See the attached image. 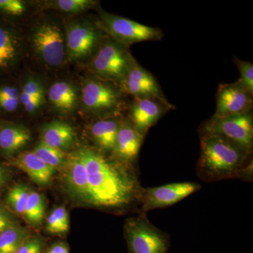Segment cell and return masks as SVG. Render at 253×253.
Instances as JSON below:
<instances>
[{"mask_svg":"<svg viewBox=\"0 0 253 253\" xmlns=\"http://www.w3.org/2000/svg\"><path fill=\"white\" fill-rule=\"evenodd\" d=\"M31 132L23 126H6L0 129V149L6 154H13L28 144Z\"/></svg>","mask_w":253,"mask_h":253,"instance_id":"obj_21","label":"cell"},{"mask_svg":"<svg viewBox=\"0 0 253 253\" xmlns=\"http://www.w3.org/2000/svg\"><path fill=\"white\" fill-rule=\"evenodd\" d=\"M30 191L31 190L25 184H17L8 192L6 198V204L16 214L23 216L24 214Z\"/></svg>","mask_w":253,"mask_h":253,"instance_id":"obj_26","label":"cell"},{"mask_svg":"<svg viewBox=\"0 0 253 253\" xmlns=\"http://www.w3.org/2000/svg\"><path fill=\"white\" fill-rule=\"evenodd\" d=\"M96 3L97 1L92 0H58L51 4L54 9L63 12L76 14L92 7Z\"/></svg>","mask_w":253,"mask_h":253,"instance_id":"obj_27","label":"cell"},{"mask_svg":"<svg viewBox=\"0 0 253 253\" xmlns=\"http://www.w3.org/2000/svg\"><path fill=\"white\" fill-rule=\"evenodd\" d=\"M30 236L29 231L18 224L10 226L0 233V253L16 252Z\"/></svg>","mask_w":253,"mask_h":253,"instance_id":"obj_22","label":"cell"},{"mask_svg":"<svg viewBox=\"0 0 253 253\" xmlns=\"http://www.w3.org/2000/svg\"><path fill=\"white\" fill-rule=\"evenodd\" d=\"M26 10V5L20 0H0V11L6 14L18 16Z\"/></svg>","mask_w":253,"mask_h":253,"instance_id":"obj_31","label":"cell"},{"mask_svg":"<svg viewBox=\"0 0 253 253\" xmlns=\"http://www.w3.org/2000/svg\"><path fill=\"white\" fill-rule=\"evenodd\" d=\"M234 62L239 70L241 78L239 82L245 89L253 94V64L234 56Z\"/></svg>","mask_w":253,"mask_h":253,"instance_id":"obj_28","label":"cell"},{"mask_svg":"<svg viewBox=\"0 0 253 253\" xmlns=\"http://www.w3.org/2000/svg\"><path fill=\"white\" fill-rule=\"evenodd\" d=\"M45 253H69V248L65 243H56L52 245Z\"/></svg>","mask_w":253,"mask_h":253,"instance_id":"obj_37","label":"cell"},{"mask_svg":"<svg viewBox=\"0 0 253 253\" xmlns=\"http://www.w3.org/2000/svg\"><path fill=\"white\" fill-rule=\"evenodd\" d=\"M66 54L73 61L93 56L104 41V31L99 25L87 21L68 24L65 29Z\"/></svg>","mask_w":253,"mask_h":253,"instance_id":"obj_9","label":"cell"},{"mask_svg":"<svg viewBox=\"0 0 253 253\" xmlns=\"http://www.w3.org/2000/svg\"><path fill=\"white\" fill-rule=\"evenodd\" d=\"M123 92L134 98H150L169 103L157 80L136 59L131 63L124 79L119 84Z\"/></svg>","mask_w":253,"mask_h":253,"instance_id":"obj_11","label":"cell"},{"mask_svg":"<svg viewBox=\"0 0 253 253\" xmlns=\"http://www.w3.org/2000/svg\"><path fill=\"white\" fill-rule=\"evenodd\" d=\"M11 178V171L4 166H0V192L4 189Z\"/></svg>","mask_w":253,"mask_h":253,"instance_id":"obj_36","label":"cell"},{"mask_svg":"<svg viewBox=\"0 0 253 253\" xmlns=\"http://www.w3.org/2000/svg\"><path fill=\"white\" fill-rule=\"evenodd\" d=\"M33 151L42 161H44L48 166L54 168L56 170V169L63 168L67 160L63 151L51 147L44 144L42 141L37 145Z\"/></svg>","mask_w":253,"mask_h":253,"instance_id":"obj_24","label":"cell"},{"mask_svg":"<svg viewBox=\"0 0 253 253\" xmlns=\"http://www.w3.org/2000/svg\"><path fill=\"white\" fill-rule=\"evenodd\" d=\"M19 36L11 28L0 26V71L14 67L21 54Z\"/></svg>","mask_w":253,"mask_h":253,"instance_id":"obj_19","label":"cell"},{"mask_svg":"<svg viewBox=\"0 0 253 253\" xmlns=\"http://www.w3.org/2000/svg\"><path fill=\"white\" fill-rule=\"evenodd\" d=\"M134 59L127 47L105 38L92 56L91 69L96 78L120 84Z\"/></svg>","mask_w":253,"mask_h":253,"instance_id":"obj_5","label":"cell"},{"mask_svg":"<svg viewBox=\"0 0 253 253\" xmlns=\"http://www.w3.org/2000/svg\"><path fill=\"white\" fill-rule=\"evenodd\" d=\"M124 234L129 253H168L169 251V235L154 225L146 213L139 212L126 219Z\"/></svg>","mask_w":253,"mask_h":253,"instance_id":"obj_4","label":"cell"},{"mask_svg":"<svg viewBox=\"0 0 253 253\" xmlns=\"http://www.w3.org/2000/svg\"><path fill=\"white\" fill-rule=\"evenodd\" d=\"M201 152L197 174L204 181H217L239 177L240 171L249 164L252 154L224 136L200 134Z\"/></svg>","mask_w":253,"mask_h":253,"instance_id":"obj_2","label":"cell"},{"mask_svg":"<svg viewBox=\"0 0 253 253\" xmlns=\"http://www.w3.org/2000/svg\"><path fill=\"white\" fill-rule=\"evenodd\" d=\"M144 137L136 130L129 118L122 119L111 155L112 158L126 166L134 167L133 164L139 156Z\"/></svg>","mask_w":253,"mask_h":253,"instance_id":"obj_14","label":"cell"},{"mask_svg":"<svg viewBox=\"0 0 253 253\" xmlns=\"http://www.w3.org/2000/svg\"><path fill=\"white\" fill-rule=\"evenodd\" d=\"M44 96H38L32 98L31 100L24 105L25 109L28 113H32L37 111L44 101Z\"/></svg>","mask_w":253,"mask_h":253,"instance_id":"obj_34","label":"cell"},{"mask_svg":"<svg viewBox=\"0 0 253 253\" xmlns=\"http://www.w3.org/2000/svg\"><path fill=\"white\" fill-rule=\"evenodd\" d=\"M75 139L76 134L72 126L61 121L48 123L42 130L41 141L63 151L72 146Z\"/></svg>","mask_w":253,"mask_h":253,"instance_id":"obj_18","label":"cell"},{"mask_svg":"<svg viewBox=\"0 0 253 253\" xmlns=\"http://www.w3.org/2000/svg\"><path fill=\"white\" fill-rule=\"evenodd\" d=\"M63 168L65 184L69 194L76 201L91 206L87 172L78 152L70 155Z\"/></svg>","mask_w":253,"mask_h":253,"instance_id":"obj_15","label":"cell"},{"mask_svg":"<svg viewBox=\"0 0 253 253\" xmlns=\"http://www.w3.org/2000/svg\"><path fill=\"white\" fill-rule=\"evenodd\" d=\"M16 224L17 222L14 215L4 206L0 204V233Z\"/></svg>","mask_w":253,"mask_h":253,"instance_id":"obj_32","label":"cell"},{"mask_svg":"<svg viewBox=\"0 0 253 253\" xmlns=\"http://www.w3.org/2000/svg\"><path fill=\"white\" fill-rule=\"evenodd\" d=\"M99 27L119 44L129 48L131 44L145 41H161L164 36L160 28L141 24L129 18L100 12Z\"/></svg>","mask_w":253,"mask_h":253,"instance_id":"obj_7","label":"cell"},{"mask_svg":"<svg viewBox=\"0 0 253 253\" xmlns=\"http://www.w3.org/2000/svg\"><path fill=\"white\" fill-rule=\"evenodd\" d=\"M20 103V97L0 98V107L6 112L16 111Z\"/></svg>","mask_w":253,"mask_h":253,"instance_id":"obj_33","label":"cell"},{"mask_svg":"<svg viewBox=\"0 0 253 253\" xmlns=\"http://www.w3.org/2000/svg\"><path fill=\"white\" fill-rule=\"evenodd\" d=\"M199 134H214L229 139L252 154L253 114L249 112L218 117L213 115L200 127Z\"/></svg>","mask_w":253,"mask_h":253,"instance_id":"obj_8","label":"cell"},{"mask_svg":"<svg viewBox=\"0 0 253 253\" xmlns=\"http://www.w3.org/2000/svg\"><path fill=\"white\" fill-rule=\"evenodd\" d=\"M31 44L37 57L49 68L61 66L66 55L65 31L57 21L45 18L32 29Z\"/></svg>","mask_w":253,"mask_h":253,"instance_id":"obj_3","label":"cell"},{"mask_svg":"<svg viewBox=\"0 0 253 253\" xmlns=\"http://www.w3.org/2000/svg\"><path fill=\"white\" fill-rule=\"evenodd\" d=\"M44 242L38 236H30L23 241L17 250V253H42L44 249Z\"/></svg>","mask_w":253,"mask_h":253,"instance_id":"obj_30","label":"cell"},{"mask_svg":"<svg viewBox=\"0 0 253 253\" xmlns=\"http://www.w3.org/2000/svg\"><path fill=\"white\" fill-rule=\"evenodd\" d=\"M175 109L170 103L150 98H134L129 106V118L136 130L143 136L168 111Z\"/></svg>","mask_w":253,"mask_h":253,"instance_id":"obj_13","label":"cell"},{"mask_svg":"<svg viewBox=\"0 0 253 253\" xmlns=\"http://www.w3.org/2000/svg\"><path fill=\"white\" fill-rule=\"evenodd\" d=\"M13 164L39 186L48 185L56 172L54 168L42 161L33 151L23 153L14 160Z\"/></svg>","mask_w":253,"mask_h":253,"instance_id":"obj_16","label":"cell"},{"mask_svg":"<svg viewBox=\"0 0 253 253\" xmlns=\"http://www.w3.org/2000/svg\"><path fill=\"white\" fill-rule=\"evenodd\" d=\"M123 92L119 84L98 78H89L82 89L84 109L99 118L116 117L123 106Z\"/></svg>","mask_w":253,"mask_h":253,"instance_id":"obj_6","label":"cell"},{"mask_svg":"<svg viewBox=\"0 0 253 253\" xmlns=\"http://www.w3.org/2000/svg\"><path fill=\"white\" fill-rule=\"evenodd\" d=\"M17 253V252H16H16H13V253Z\"/></svg>","mask_w":253,"mask_h":253,"instance_id":"obj_38","label":"cell"},{"mask_svg":"<svg viewBox=\"0 0 253 253\" xmlns=\"http://www.w3.org/2000/svg\"><path fill=\"white\" fill-rule=\"evenodd\" d=\"M38 96H44V88L40 82L29 78L24 83L22 89L20 91V101L24 106L32 98Z\"/></svg>","mask_w":253,"mask_h":253,"instance_id":"obj_29","label":"cell"},{"mask_svg":"<svg viewBox=\"0 0 253 253\" xmlns=\"http://www.w3.org/2000/svg\"><path fill=\"white\" fill-rule=\"evenodd\" d=\"M201 188V184L192 181L144 188L139 212L146 213L154 210L169 207L197 192Z\"/></svg>","mask_w":253,"mask_h":253,"instance_id":"obj_10","label":"cell"},{"mask_svg":"<svg viewBox=\"0 0 253 253\" xmlns=\"http://www.w3.org/2000/svg\"><path fill=\"white\" fill-rule=\"evenodd\" d=\"M253 94L245 89L239 81L221 84L216 94V111L218 117L234 116L253 111Z\"/></svg>","mask_w":253,"mask_h":253,"instance_id":"obj_12","label":"cell"},{"mask_svg":"<svg viewBox=\"0 0 253 253\" xmlns=\"http://www.w3.org/2000/svg\"><path fill=\"white\" fill-rule=\"evenodd\" d=\"M48 96L51 105L62 113L71 112L77 105V92L73 84L68 82L59 81L51 84Z\"/></svg>","mask_w":253,"mask_h":253,"instance_id":"obj_20","label":"cell"},{"mask_svg":"<svg viewBox=\"0 0 253 253\" xmlns=\"http://www.w3.org/2000/svg\"><path fill=\"white\" fill-rule=\"evenodd\" d=\"M20 97V91L14 86H4L0 88V98Z\"/></svg>","mask_w":253,"mask_h":253,"instance_id":"obj_35","label":"cell"},{"mask_svg":"<svg viewBox=\"0 0 253 253\" xmlns=\"http://www.w3.org/2000/svg\"><path fill=\"white\" fill-rule=\"evenodd\" d=\"M77 152L87 172L91 206L109 209L141 206L144 188L134 168L91 148Z\"/></svg>","mask_w":253,"mask_h":253,"instance_id":"obj_1","label":"cell"},{"mask_svg":"<svg viewBox=\"0 0 253 253\" xmlns=\"http://www.w3.org/2000/svg\"><path fill=\"white\" fill-rule=\"evenodd\" d=\"M122 118L109 117L99 118L90 126L91 139L98 151L112 155L116 144L118 129Z\"/></svg>","mask_w":253,"mask_h":253,"instance_id":"obj_17","label":"cell"},{"mask_svg":"<svg viewBox=\"0 0 253 253\" xmlns=\"http://www.w3.org/2000/svg\"><path fill=\"white\" fill-rule=\"evenodd\" d=\"M69 215L65 207L55 208L46 220V230L52 235H63L69 230Z\"/></svg>","mask_w":253,"mask_h":253,"instance_id":"obj_25","label":"cell"},{"mask_svg":"<svg viewBox=\"0 0 253 253\" xmlns=\"http://www.w3.org/2000/svg\"><path fill=\"white\" fill-rule=\"evenodd\" d=\"M45 199L37 191H31L25 208V219L28 224L38 226L42 224L45 213Z\"/></svg>","mask_w":253,"mask_h":253,"instance_id":"obj_23","label":"cell"}]
</instances>
